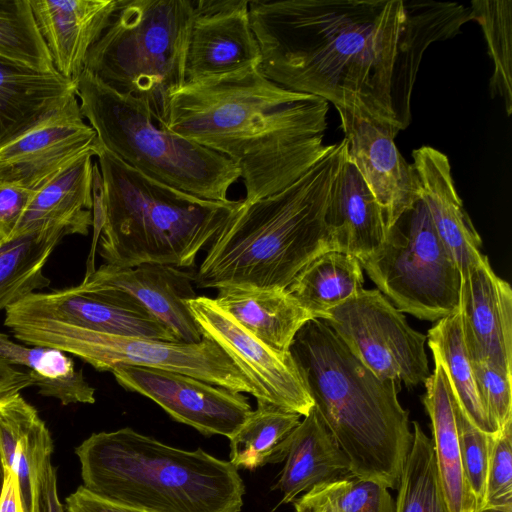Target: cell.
<instances>
[{"mask_svg":"<svg viewBox=\"0 0 512 512\" xmlns=\"http://www.w3.org/2000/svg\"><path fill=\"white\" fill-rule=\"evenodd\" d=\"M249 16L264 76L395 136L426 49L473 20L466 5L423 0H252Z\"/></svg>","mask_w":512,"mask_h":512,"instance_id":"obj_1","label":"cell"},{"mask_svg":"<svg viewBox=\"0 0 512 512\" xmlns=\"http://www.w3.org/2000/svg\"><path fill=\"white\" fill-rule=\"evenodd\" d=\"M328 111L322 98L253 67L184 85L160 127L231 160L251 203L293 184L331 148L324 143Z\"/></svg>","mask_w":512,"mask_h":512,"instance_id":"obj_2","label":"cell"},{"mask_svg":"<svg viewBox=\"0 0 512 512\" xmlns=\"http://www.w3.org/2000/svg\"><path fill=\"white\" fill-rule=\"evenodd\" d=\"M347 158V140L284 190L240 208L220 230L195 273L199 288L286 289L319 254L332 250L326 211Z\"/></svg>","mask_w":512,"mask_h":512,"instance_id":"obj_3","label":"cell"},{"mask_svg":"<svg viewBox=\"0 0 512 512\" xmlns=\"http://www.w3.org/2000/svg\"><path fill=\"white\" fill-rule=\"evenodd\" d=\"M289 353L351 473L397 489L413 442L397 385L377 377L318 318L301 327Z\"/></svg>","mask_w":512,"mask_h":512,"instance_id":"obj_4","label":"cell"},{"mask_svg":"<svg viewBox=\"0 0 512 512\" xmlns=\"http://www.w3.org/2000/svg\"><path fill=\"white\" fill-rule=\"evenodd\" d=\"M83 486L152 512H240L245 485L236 469L201 448L185 450L130 427L91 434L75 449Z\"/></svg>","mask_w":512,"mask_h":512,"instance_id":"obj_5","label":"cell"},{"mask_svg":"<svg viewBox=\"0 0 512 512\" xmlns=\"http://www.w3.org/2000/svg\"><path fill=\"white\" fill-rule=\"evenodd\" d=\"M104 206L95 231L106 264L193 267L242 200L203 199L132 168L101 146Z\"/></svg>","mask_w":512,"mask_h":512,"instance_id":"obj_6","label":"cell"},{"mask_svg":"<svg viewBox=\"0 0 512 512\" xmlns=\"http://www.w3.org/2000/svg\"><path fill=\"white\" fill-rule=\"evenodd\" d=\"M192 0H117L109 24L88 52L85 71L142 101L158 126L184 86Z\"/></svg>","mask_w":512,"mask_h":512,"instance_id":"obj_7","label":"cell"},{"mask_svg":"<svg viewBox=\"0 0 512 512\" xmlns=\"http://www.w3.org/2000/svg\"><path fill=\"white\" fill-rule=\"evenodd\" d=\"M80 111L100 145L137 171L203 199L228 201L240 178L225 156L158 126L140 100L83 71L76 82Z\"/></svg>","mask_w":512,"mask_h":512,"instance_id":"obj_8","label":"cell"},{"mask_svg":"<svg viewBox=\"0 0 512 512\" xmlns=\"http://www.w3.org/2000/svg\"><path fill=\"white\" fill-rule=\"evenodd\" d=\"M14 337L26 345L72 354L98 371L136 366L176 372L226 389L249 393L254 388L229 356L213 340L161 341L96 333L53 322L4 321Z\"/></svg>","mask_w":512,"mask_h":512,"instance_id":"obj_9","label":"cell"},{"mask_svg":"<svg viewBox=\"0 0 512 512\" xmlns=\"http://www.w3.org/2000/svg\"><path fill=\"white\" fill-rule=\"evenodd\" d=\"M360 263L402 313L438 321L459 309V269L421 200L386 230L381 247Z\"/></svg>","mask_w":512,"mask_h":512,"instance_id":"obj_10","label":"cell"},{"mask_svg":"<svg viewBox=\"0 0 512 512\" xmlns=\"http://www.w3.org/2000/svg\"><path fill=\"white\" fill-rule=\"evenodd\" d=\"M349 350L377 377L413 387L430 370L426 336L414 330L379 290H360L322 318Z\"/></svg>","mask_w":512,"mask_h":512,"instance_id":"obj_11","label":"cell"},{"mask_svg":"<svg viewBox=\"0 0 512 512\" xmlns=\"http://www.w3.org/2000/svg\"><path fill=\"white\" fill-rule=\"evenodd\" d=\"M4 321L53 322L96 333L179 341L140 303L114 289L78 285L33 292L6 308Z\"/></svg>","mask_w":512,"mask_h":512,"instance_id":"obj_12","label":"cell"},{"mask_svg":"<svg viewBox=\"0 0 512 512\" xmlns=\"http://www.w3.org/2000/svg\"><path fill=\"white\" fill-rule=\"evenodd\" d=\"M188 307L203 337L217 343L265 401L306 416L314 406L289 352L276 351L254 337L214 299L197 296Z\"/></svg>","mask_w":512,"mask_h":512,"instance_id":"obj_13","label":"cell"},{"mask_svg":"<svg viewBox=\"0 0 512 512\" xmlns=\"http://www.w3.org/2000/svg\"><path fill=\"white\" fill-rule=\"evenodd\" d=\"M111 373L125 390L151 399L175 421L206 436L230 438L253 411L242 393L184 374L136 366Z\"/></svg>","mask_w":512,"mask_h":512,"instance_id":"obj_14","label":"cell"},{"mask_svg":"<svg viewBox=\"0 0 512 512\" xmlns=\"http://www.w3.org/2000/svg\"><path fill=\"white\" fill-rule=\"evenodd\" d=\"M101 149L77 96L0 147V182L37 190L81 156Z\"/></svg>","mask_w":512,"mask_h":512,"instance_id":"obj_15","label":"cell"},{"mask_svg":"<svg viewBox=\"0 0 512 512\" xmlns=\"http://www.w3.org/2000/svg\"><path fill=\"white\" fill-rule=\"evenodd\" d=\"M184 85L259 67L261 49L251 27L249 1H192Z\"/></svg>","mask_w":512,"mask_h":512,"instance_id":"obj_16","label":"cell"},{"mask_svg":"<svg viewBox=\"0 0 512 512\" xmlns=\"http://www.w3.org/2000/svg\"><path fill=\"white\" fill-rule=\"evenodd\" d=\"M337 111L347 157L379 205L387 230L420 200L414 168L397 149L391 131L362 116Z\"/></svg>","mask_w":512,"mask_h":512,"instance_id":"obj_17","label":"cell"},{"mask_svg":"<svg viewBox=\"0 0 512 512\" xmlns=\"http://www.w3.org/2000/svg\"><path fill=\"white\" fill-rule=\"evenodd\" d=\"M193 283L195 273L178 267L143 264L119 268L104 263L86 273L79 284L82 289H114L140 303L181 342L202 340V333L188 307L197 297Z\"/></svg>","mask_w":512,"mask_h":512,"instance_id":"obj_18","label":"cell"},{"mask_svg":"<svg viewBox=\"0 0 512 512\" xmlns=\"http://www.w3.org/2000/svg\"><path fill=\"white\" fill-rule=\"evenodd\" d=\"M459 313L470 359L512 375V290L487 256L461 277Z\"/></svg>","mask_w":512,"mask_h":512,"instance_id":"obj_19","label":"cell"},{"mask_svg":"<svg viewBox=\"0 0 512 512\" xmlns=\"http://www.w3.org/2000/svg\"><path fill=\"white\" fill-rule=\"evenodd\" d=\"M412 158L419 198L462 277L486 256L480 250L481 237L457 193L449 159L431 146L415 149Z\"/></svg>","mask_w":512,"mask_h":512,"instance_id":"obj_20","label":"cell"},{"mask_svg":"<svg viewBox=\"0 0 512 512\" xmlns=\"http://www.w3.org/2000/svg\"><path fill=\"white\" fill-rule=\"evenodd\" d=\"M55 70L75 83L89 50L114 13L117 0H29Z\"/></svg>","mask_w":512,"mask_h":512,"instance_id":"obj_21","label":"cell"},{"mask_svg":"<svg viewBox=\"0 0 512 512\" xmlns=\"http://www.w3.org/2000/svg\"><path fill=\"white\" fill-rule=\"evenodd\" d=\"M53 449L45 422L20 392L0 398V455L17 478L24 512H38L40 480Z\"/></svg>","mask_w":512,"mask_h":512,"instance_id":"obj_22","label":"cell"},{"mask_svg":"<svg viewBox=\"0 0 512 512\" xmlns=\"http://www.w3.org/2000/svg\"><path fill=\"white\" fill-rule=\"evenodd\" d=\"M76 83L0 56V147L61 109Z\"/></svg>","mask_w":512,"mask_h":512,"instance_id":"obj_23","label":"cell"},{"mask_svg":"<svg viewBox=\"0 0 512 512\" xmlns=\"http://www.w3.org/2000/svg\"><path fill=\"white\" fill-rule=\"evenodd\" d=\"M325 220L331 249L353 255L359 261L384 242L382 211L348 157L337 177Z\"/></svg>","mask_w":512,"mask_h":512,"instance_id":"obj_24","label":"cell"},{"mask_svg":"<svg viewBox=\"0 0 512 512\" xmlns=\"http://www.w3.org/2000/svg\"><path fill=\"white\" fill-rule=\"evenodd\" d=\"M284 466L274 489L281 504L293 502L317 485L351 475L350 462L314 406L291 434Z\"/></svg>","mask_w":512,"mask_h":512,"instance_id":"obj_25","label":"cell"},{"mask_svg":"<svg viewBox=\"0 0 512 512\" xmlns=\"http://www.w3.org/2000/svg\"><path fill=\"white\" fill-rule=\"evenodd\" d=\"M217 290V305L254 337L279 352H289L297 332L314 318L287 288L227 286Z\"/></svg>","mask_w":512,"mask_h":512,"instance_id":"obj_26","label":"cell"},{"mask_svg":"<svg viewBox=\"0 0 512 512\" xmlns=\"http://www.w3.org/2000/svg\"><path fill=\"white\" fill-rule=\"evenodd\" d=\"M93 156H81L37 189L14 235L52 225L87 235L93 226Z\"/></svg>","mask_w":512,"mask_h":512,"instance_id":"obj_27","label":"cell"},{"mask_svg":"<svg viewBox=\"0 0 512 512\" xmlns=\"http://www.w3.org/2000/svg\"><path fill=\"white\" fill-rule=\"evenodd\" d=\"M425 381L424 406L431 420L438 474L450 512H475L476 501L466 482L456 424V399L441 363Z\"/></svg>","mask_w":512,"mask_h":512,"instance_id":"obj_28","label":"cell"},{"mask_svg":"<svg viewBox=\"0 0 512 512\" xmlns=\"http://www.w3.org/2000/svg\"><path fill=\"white\" fill-rule=\"evenodd\" d=\"M66 235L64 226L52 225L0 241V311L50 284L43 268Z\"/></svg>","mask_w":512,"mask_h":512,"instance_id":"obj_29","label":"cell"},{"mask_svg":"<svg viewBox=\"0 0 512 512\" xmlns=\"http://www.w3.org/2000/svg\"><path fill=\"white\" fill-rule=\"evenodd\" d=\"M360 261L345 252L325 251L312 259L287 287L314 318L343 304L363 289Z\"/></svg>","mask_w":512,"mask_h":512,"instance_id":"obj_30","label":"cell"},{"mask_svg":"<svg viewBox=\"0 0 512 512\" xmlns=\"http://www.w3.org/2000/svg\"><path fill=\"white\" fill-rule=\"evenodd\" d=\"M0 359L13 366H24L32 386L42 396L56 398L62 405L95 403V389L82 370L75 368L73 359L60 350L25 346L0 333Z\"/></svg>","mask_w":512,"mask_h":512,"instance_id":"obj_31","label":"cell"},{"mask_svg":"<svg viewBox=\"0 0 512 512\" xmlns=\"http://www.w3.org/2000/svg\"><path fill=\"white\" fill-rule=\"evenodd\" d=\"M301 415L265 401L229 439V462L236 469L254 470L284 461L290 437Z\"/></svg>","mask_w":512,"mask_h":512,"instance_id":"obj_32","label":"cell"},{"mask_svg":"<svg viewBox=\"0 0 512 512\" xmlns=\"http://www.w3.org/2000/svg\"><path fill=\"white\" fill-rule=\"evenodd\" d=\"M428 346L447 377L453 395L466 417L481 431L497 434L481 401L472 362L464 341L458 311L444 317L429 329Z\"/></svg>","mask_w":512,"mask_h":512,"instance_id":"obj_33","label":"cell"},{"mask_svg":"<svg viewBox=\"0 0 512 512\" xmlns=\"http://www.w3.org/2000/svg\"><path fill=\"white\" fill-rule=\"evenodd\" d=\"M413 442L406 459L395 512H450L440 482L432 439L413 421Z\"/></svg>","mask_w":512,"mask_h":512,"instance_id":"obj_34","label":"cell"},{"mask_svg":"<svg viewBox=\"0 0 512 512\" xmlns=\"http://www.w3.org/2000/svg\"><path fill=\"white\" fill-rule=\"evenodd\" d=\"M473 20L482 28L493 62L489 81L491 96L504 102L507 116L512 113V1L472 0Z\"/></svg>","mask_w":512,"mask_h":512,"instance_id":"obj_35","label":"cell"},{"mask_svg":"<svg viewBox=\"0 0 512 512\" xmlns=\"http://www.w3.org/2000/svg\"><path fill=\"white\" fill-rule=\"evenodd\" d=\"M292 503L307 512H395L386 487L353 474L317 485Z\"/></svg>","mask_w":512,"mask_h":512,"instance_id":"obj_36","label":"cell"},{"mask_svg":"<svg viewBox=\"0 0 512 512\" xmlns=\"http://www.w3.org/2000/svg\"><path fill=\"white\" fill-rule=\"evenodd\" d=\"M0 56L38 70H55L29 0H0Z\"/></svg>","mask_w":512,"mask_h":512,"instance_id":"obj_37","label":"cell"},{"mask_svg":"<svg viewBox=\"0 0 512 512\" xmlns=\"http://www.w3.org/2000/svg\"><path fill=\"white\" fill-rule=\"evenodd\" d=\"M456 424L463 473L476 501V510L484 498L492 436L477 428L456 401ZM475 510V511H476Z\"/></svg>","mask_w":512,"mask_h":512,"instance_id":"obj_38","label":"cell"},{"mask_svg":"<svg viewBox=\"0 0 512 512\" xmlns=\"http://www.w3.org/2000/svg\"><path fill=\"white\" fill-rule=\"evenodd\" d=\"M478 392L497 432L512 424V375L483 360H471Z\"/></svg>","mask_w":512,"mask_h":512,"instance_id":"obj_39","label":"cell"},{"mask_svg":"<svg viewBox=\"0 0 512 512\" xmlns=\"http://www.w3.org/2000/svg\"><path fill=\"white\" fill-rule=\"evenodd\" d=\"M512 503V424L492 436L482 507Z\"/></svg>","mask_w":512,"mask_h":512,"instance_id":"obj_40","label":"cell"},{"mask_svg":"<svg viewBox=\"0 0 512 512\" xmlns=\"http://www.w3.org/2000/svg\"><path fill=\"white\" fill-rule=\"evenodd\" d=\"M36 190L0 182V241L14 236Z\"/></svg>","mask_w":512,"mask_h":512,"instance_id":"obj_41","label":"cell"},{"mask_svg":"<svg viewBox=\"0 0 512 512\" xmlns=\"http://www.w3.org/2000/svg\"><path fill=\"white\" fill-rule=\"evenodd\" d=\"M67 512H152L100 497L83 485L66 498Z\"/></svg>","mask_w":512,"mask_h":512,"instance_id":"obj_42","label":"cell"},{"mask_svg":"<svg viewBox=\"0 0 512 512\" xmlns=\"http://www.w3.org/2000/svg\"><path fill=\"white\" fill-rule=\"evenodd\" d=\"M38 512H64L57 493L56 470L49 462L41 476Z\"/></svg>","mask_w":512,"mask_h":512,"instance_id":"obj_43","label":"cell"},{"mask_svg":"<svg viewBox=\"0 0 512 512\" xmlns=\"http://www.w3.org/2000/svg\"><path fill=\"white\" fill-rule=\"evenodd\" d=\"M32 386V380L27 370H21L0 359V398L19 393Z\"/></svg>","mask_w":512,"mask_h":512,"instance_id":"obj_44","label":"cell"},{"mask_svg":"<svg viewBox=\"0 0 512 512\" xmlns=\"http://www.w3.org/2000/svg\"><path fill=\"white\" fill-rule=\"evenodd\" d=\"M0 512H24L15 474L4 467V482L0 495Z\"/></svg>","mask_w":512,"mask_h":512,"instance_id":"obj_45","label":"cell"},{"mask_svg":"<svg viewBox=\"0 0 512 512\" xmlns=\"http://www.w3.org/2000/svg\"><path fill=\"white\" fill-rule=\"evenodd\" d=\"M475 512H512V503L502 506L482 507Z\"/></svg>","mask_w":512,"mask_h":512,"instance_id":"obj_46","label":"cell"},{"mask_svg":"<svg viewBox=\"0 0 512 512\" xmlns=\"http://www.w3.org/2000/svg\"><path fill=\"white\" fill-rule=\"evenodd\" d=\"M3 482H4V465H3V461H2V458L0 455V495H1V491H2Z\"/></svg>","mask_w":512,"mask_h":512,"instance_id":"obj_47","label":"cell"},{"mask_svg":"<svg viewBox=\"0 0 512 512\" xmlns=\"http://www.w3.org/2000/svg\"><path fill=\"white\" fill-rule=\"evenodd\" d=\"M295 512H307V511H299V510H295Z\"/></svg>","mask_w":512,"mask_h":512,"instance_id":"obj_48","label":"cell"}]
</instances>
